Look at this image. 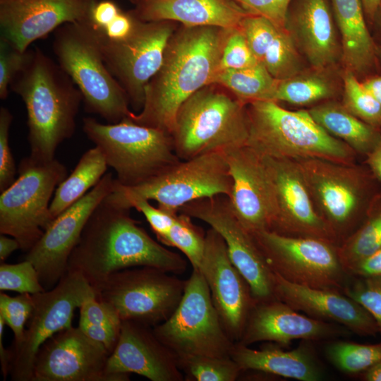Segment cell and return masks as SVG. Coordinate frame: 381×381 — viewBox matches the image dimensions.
Segmentation results:
<instances>
[{"label":"cell","instance_id":"8fae6325","mask_svg":"<svg viewBox=\"0 0 381 381\" xmlns=\"http://www.w3.org/2000/svg\"><path fill=\"white\" fill-rule=\"evenodd\" d=\"M250 234L270 269L288 282L342 291L349 281L334 243L269 230Z\"/></svg>","mask_w":381,"mask_h":381},{"label":"cell","instance_id":"7bdbcfd3","mask_svg":"<svg viewBox=\"0 0 381 381\" xmlns=\"http://www.w3.org/2000/svg\"><path fill=\"white\" fill-rule=\"evenodd\" d=\"M258 64L239 27L230 29L220 56L218 71L238 69Z\"/></svg>","mask_w":381,"mask_h":381},{"label":"cell","instance_id":"db71d44e","mask_svg":"<svg viewBox=\"0 0 381 381\" xmlns=\"http://www.w3.org/2000/svg\"><path fill=\"white\" fill-rule=\"evenodd\" d=\"M361 83L381 105V75H372L361 80Z\"/></svg>","mask_w":381,"mask_h":381},{"label":"cell","instance_id":"c3c4849f","mask_svg":"<svg viewBox=\"0 0 381 381\" xmlns=\"http://www.w3.org/2000/svg\"><path fill=\"white\" fill-rule=\"evenodd\" d=\"M78 327L92 340L102 344L111 353L117 343L121 327L79 322Z\"/></svg>","mask_w":381,"mask_h":381},{"label":"cell","instance_id":"83f0119b","mask_svg":"<svg viewBox=\"0 0 381 381\" xmlns=\"http://www.w3.org/2000/svg\"><path fill=\"white\" fill-rule=\"evenodd\" d=\"M303 340L301 345L290 351L277 348L253 349L234 342L230 356L242 371L255 370L300 381H320L325 372L310 345Z\"/></svg>","mask_w":381,"mask_h":381},{"label":"cell","instance_id":"d4e9b609","mask_svg":"<svg viewBox=\"0 0 381 381\" xmlns=\"http://www.w3.org/2000/svg\"><path fill=\"white\" fill-rule=\"evenodd\" d=\"M92 0H1V37L21 52L60 26L85 16Z\"/></svg>","mask_w":381,"mask_h":381},{"label":"cell","instance_id":"9c48e42d","mask_svg":"<svg viewBox=\"0 0 381 381\" xmlns=\"http://www.w3.org/2000/svg\"><path fill=\"white\" fill-rule=\"evenodd\" d=\"M18 176L0 195V233L16 238L29 251L54 221L50 200L68 176L56 158L36 161L29 156L18 166Z\"/></svg>","mask_w":381,"mask_h":381},{"label":"cell","instance_id":"d6a6232c","mask_svg":"<svg viewBox=\"0 0 381 381\" xmlns=\"http://www.w3.org/2000/svg\"><path fill=\"white\" fill-rule=\"evenodd\" d=\"M279 80L274 78L260 64L217 72L211 84L219 85L241 102L274 101Z\"/></svg>","mask_w":381,"mask_h":381},{"label":"cell","instance_id":"7c38bea8","mask_svg":"<svg viewBox=\"0 0 381 381\" xmlns=\"http://www.w3.org/2000/svg\"><path fill=\"white\" fill-rule=\"evenodd\" d=\"M186 280L150 267L125 269L110 275L95 292L121 321L154 327L168 319L183 294Z\"/></svg>","mask_w":381,"mask_h":381},{"label":"cell","instance_id":"52a82bcc","mask_svg":"<svg viewBox=\"0 0 381 381\" xmlns=\"http://www.w3.org/2000/svg\"><path fill=\"white\" fill-rule=\"evenodd\" d=\"M296 160L320 216L339 244L363 222L379 194L371 171L318 158Z\"/></svg>","mask_w":381,"mask_h":381},{"label":"cell","instance_id":"ffe728a7","mask_svg":"<svg viewBox=\"0 0 381 381\" xmlns=\"http://www.w3.org/2000/svg\"><path fill=\"white\" fill-rule=\"evenodd\" d=\"M224 152L232 180L228 198L234 213L250 233L270 230L277 207L262 156L247 145Z\"/></svg>","mask_w":381,"mask_h":381},{"label":"cell","instance_id":"4dcf8cb0","mask_svg":"<svg viewBox=\"0 0 381 381\" xmlns=\"http://www.w3.org/2000/svg\"><path fill=\"white\" fill-rule=\"evenodd\" d=\"M341 73L339 69L308 67L289 78L279 80L274 101L313 107L335 99L342 92Z\"/></svg>","mask_w":381,"mask_h":381},{"label":"cell","instance_id":"8d00e7d4","mask_svg":"<svg viewBox=\"0 0 381 381\" xmlns=\"http://www.w3.org/2000/svg\"><path fill=\"white\" fill-rule=\"evenodd\" d=\"M177 361L188 380L234 381L243 372L230 356H181L177 357Z\"/></svg>","mask_w":381,"mask_h":381},{"label":"cell","instance_id":"4fadbf2b","mask_svg":"<svg viewBox=\"0 0 381 381\" xmlns=\"http://www.w3.org/2000/svg\"><path fill=\"white\" fill-rule=\"evenodd\" d=\"M115 187L124 193L155 200L161 210L178 214L193 201L217 195L229 197L232 180L224 151L180 160L160 174L133 186Z\"/></svg>","mask_w":381,"mask_h":381},{"label":"cell","instance_id":"b9f144b4","mask_svg":"<svg viewBox=\"0 0 381 381\" xmlns=\"http://www.w3.org/2000/svg\"><path fill=\"white\" fill-rule=\"evenodd\" d=\"M342 292L362 306L375 319L381 334V276L354 277Z\"/></svg>","mask_w":381,"mask_h":381},{"label":"cell","instance_id":"7402d4cb","mask_svg":"<svg viewBox=\"0 0 381 381\" xmlns=\"http://www.w3.org/2000/svg\"><path fill=\"white\" fill-rule=\"evenodd\" d=\"M106 371L111 381L129 380L135 373L151 381H182L176 356L154 334L150 326L122 321L119 337Z\"/></svg>","mask_w":381,"mask_h":381},{"label":"cell","instance_id":"681fc988","mask_svg":"<svg viewBox=\"0 0 381 381\" xmlns=\"http://www.w3.org/2000/svg\"><path fill=\"white\" fill-rule=\"evenodd\" d=\"M349 274L351 277L381 276V248L356 265Z\"/></svg>","mask_w":381,"mask_h":381},{"label":"cell","instance_id":"bcb514c9","mask_svg":"<svg viewBox=\"0 0 381 381\" xmlns=\"http://www.w3.org/2000/svg\"><path fill=\"white\" fill-rule=\"evenodd\" d=\"M246 12L262 16L285 29V18L291 0H231Z\"/></svg>","mask_w":381,"mask_h":381},{"label":"cell","instance_id":"e0dca14e","mask_svg":"<svg viewBox=\"0 0 381 381\" xmlns=\"http://www.w3.org/2000/svg\"><path fill=\"white\" fill-rule=\"evenodd\" d=\"M114 184L113 174L106 173L95 186L57 216L28 251L25 259L35 265L45 289L54 286L66 272L70 255L87 222Z\"/></svg>","mask_w":381,"mask_h":381},{"label":"cell","instance_id":"e575fe53","mask_svg":"<svg viewBox=\"0 0 381 381\" xmlns=\"http://www.w3.org/2000/svg\"><path fill=\"white\" fill-rule=\"evenodd\" d=\"M258 63L279 80L289 78L310 67L285 29H279L268 42Z\"/></svg>","mask_w":381,"mask_h":381},{"label":"cell","instance_id":"8992f818","mask_svg":"<svg viewBox=\"0 0 381 381\" xmlns=\"http://www.w3.org/2000/svg\"><path fill=\"white\" fill-rule=\"evenodd\" d=\"M57 62L80 91L87 111L116 123L132 114L128 96L107 68L99 43L83 22L66 23L54 32Z\"/></svg>","mask_w":381,"mask_h":381},{"label":"cell","instance_id":"30bf717a","mask_svg":"<svg viewBox=\"0 0 381 381\" xmlns=\"http://www.w3.org/2000/svg\"><path fill=\"white\" fill-rule=\"evenodd\" d=\"M152 330L176 357L229 356L234 343L221 323L199 270H193L186 280L183 294L174 313Z\"/></svg>","mask_w":381,"mask_h":381},{"label":"cell","instance_id":"6f0895ef","mask_svg":"<svg viewBox=\"0 0 381 381\" xmlns=\"http://www.w3.org/2000/svg\"><path fill=\"white\" fill-rule=\"evenodd\" d=\"M373 23H376L377 25L379 28V30L380 31V35H381V9L377 13Z\"/></svg>","mask_w":381,"mask_h":381},{"label":"cell","instance_id":"74e56055","mask_svg":"<svg viewBox=\"0 0 381 381\" xmlns=\"http://www.w3.org/2000/svg\"><path fill=\"white\" fill-rule=\"evenodd\" d=\"M342 100L344 107L359 119L381 129V105L351 72L342 70Z\"/></svg>","mask_w":381,"mask_h":381},{"label":"cell","instance_id":"9a60e30c","mask_svg":"<svg viewBox=\"0 0 381 381\" xmlns=\"http://www.w3.org/2000/svg\"><path fill=\"white\" fill-rule=\"evenodd\" d=\"M176 23L138 19L133 30L125 39L114 42L97 40L105 64L136 111L142 109L145 88L162 64L167 43L177 28Z\"/></svg>","mask_w":381,"mask_h":381},{"label":"cell","instance_id":"44dd1931","mask_svg":"<svg viewBox=\"0 0 381 381\" xmlns=\"http://www.w3.org/2000/svg\"><path fill=\"white\" fill-rule=\"evenodd\" d=\"M109 355L102 344L71 326L40 347L32 381H111L106 371Z\"/></svg>","mask_w":381,"mask_h":381},{"label":"cell","instance_id":"f5cc1de1","mask_svg":"<svg viewBox=\"0 0 381 381\" xmlns=\"http://www.w3.org/2000/svg\"><path fill=\"white\" fill-rule=\"evenodd\" d=\"M20 249L18 241L13 238L8 237L7 235L0 236V260L4 262L13 251Z\"/></svg>","mask_w":381,"mask_h":381},{"label":"cell","instance_id":"f35d334b","mask_svg":"<svg viewBox=\"0 0 381 381\" xmlns=\"http://www.w3.org/2000/svg\"><path fill=\"white\" fill-rule=\"evenodd\" d=\"M192 217L179 212L167 234L160 241L178 248L190 262L193 270H199L205 246V233L195 226Z\"/></svg>","mask_w":381,"mask_h":381},{"label":"cell","instance_id":"11a10c76","mask_svg":"<svg viewBox=\"0 0 381 381\" xmlns=\"http://www.w3.org/2000/svg\"><path fill=\"white\" fill-rule=\"evenodd\" d=\"M366 19L373 23L381 9V0H361Z\"/></svg>","mask_w":381,"mask_h":381},{"label":"cell","instance_id":"1f68e13d","mask_svg":"<svg viewBox=\"0 0 381 381\" xmlns=\"http://www.w3.org/2000/svg\"><path fill=\"white\" fill-rule=\"evenodd\" d=\"M106 158L97 146L87 150L69 176L56 188L49 205L54 219L83 197L106 174Z\"/></svg>","mask_w":381,"mask_h":381},{"label":"cell","instance_id":"277c9868","mask_svg":"<svg viewBox=\"0 0 381 381\" xmlns=\"http://www.w3.org/2000/svg\"><path fill=\"white\" fill-rule=\"evenodd\" d=\"M246 145L263 156L355 163L358 154L325 131L308 110L291 111L275 101L267 100L246 104Z\"/></svg>","mask_w":381,"mask_h":381},{"label":"cell","instance_id":"816d5d0a","mask_svg":"<svg viewBox=\"0 0 381 381\" xmlns=\"http://www.w3.org/2000/svg\"><path fill=\"white\" fill-rule=\"evenodd\" d=\"M5 322L4 319L0 316V363L1 368V373L5 380L10 373V368L11 362L13 360V351L12 350L6 349L3 343V336Z\"/></svg>","mask_w":381,"mask_h":381},{"label":"cell","instance_id":"f1b7e54d","mask_svg":"<svg viewBox=\"0 0 381 381\" xmlns=\"http://www.w3.org/2000/svg\"><path fill=\"white\" fill-rule=\"evenodd\" d=\"M330 2L341 41L342 69L353 73L361 81V78L364 80L372 75L378 59L361 1Z\"/></svg>","mask_w":381,"mask_h":381},{"label":"cell","instance_id":"5b68a950","mask_svg":"<svg viewBox=\"0 0 381 381\" xmlns=\"http://www.w3.org/2000/svg\"><path fill=\"white\" fill-rule=\"evenodd\" d=\"M219 87H202L178 110L171 135L181 160L246 145V104Z\"/></svg>","mask_w":381,"mask_h":381},{"label":"cell","instance_id":"9f6ffc18","mask_svg":"<svg viewBox=\"0 0 381 381\" xmlns=\"http://www.w3.org/2000/svg\"><path fill=\"white\" fill-rule=\"evenodd\" d=\"M363 378L366 381H381V360L364 371Z\"/></svg>","mask_w":381,"mask_h":381},{"label":"cell","instance_id":"91938a15","mask_svg":"<svg viewBox=\"0 0 381 381\" xmlns=\"http://www.w3.org/2000/svg\"><path fill=\"white\" fill-rule=\"evenodd\" d=\"M130 1L131 3H133V4H135L137 2H138L140 0H128Z\"/></svg>","mask_w":381,"mask_h":381},{"label":"cell","instance_id":"ab89813d","mask_svg":"<svg viewBox=\"0 0 381 381\" xmlns=\"http://www.w3.org/2000/svg\"><path fill=\"white\" fill-rule=\"evenodd\" d=\"M0 290L36 294L46 291L35 265L28 260L16 264L1 263Z\"/></svg>","mask_w":381,"mask_h":381},{"label":"cell","instance_id":"3957f363","mask_svg":"<svg viewBox=\"0 0 381 381\" xmlns=\"http://www.w3.org/2000/svg\"><path fill=\"white\" fill-rule=\"evenodd\" d=\"M10 88L23 101L28 115L29 155L39 162L55 159L59 145L72 137L83 95L56 61L38 47Z\"/></svg>","mask_w":381,"mask_h":381},{"label":"cell","instance_id":"60d3db41","mask_svg":"<svg viewBox=\"0 0 381 381\" xmlns=\"http://www.w3.org/2000/svg\"><path fill=\"white\" fill-rule=\"evenodd\" d=\"M33 308L32 294H20L13 297L1 293L0 316L13 333L14 344L12 350L17 349L23 341L25 325L31 317Z\"/></svg>","mask_w":381,"mask_h":381},{"label":"cell","instance_id":"5bb4252c","mask_svg":"<svg viewBox=\"0 0 381 381\" xmlns=\"http://www.w3.org/2000/svg\"><path fill=\"white\" fill-rule=\"evenodd\" d=\"M32 296L34 308L23 341L12 350L9 375L14 381H32L40 347L57 332L71 327L75 310L96 294L81 274L66 271L52 289Z\"/></svg>","mask_w":381,"mask_h":381},{"label":"cell","instance_id":"cb8c5ba5","mask_svg":"<svg viewBox=\"0 0 381 381\" xmlns=\"http://www.w3.org/2000/svg\"><path fill=\"white\" fill-rule=\"evenodd\" d=\"M344 327L303 315L285 303L273 298L256 302L252 308L238 341L249 346L272 341L282 346L291 341H321L348 334Z\"/></svg>","mask_w":381,"mask_h":381},{"label":"cell","instance_id":"7a4b0ae2","mask_svg":"<svg viewBox=\"0 0 381 381\" xmlns=\"http://www.w3.org/2000/svg\"><path fill=\"white\" fill-rule=\"evenodd\" d=\"M232 29V28H231ZM230 29L181 25L171 36L161 67L145 88L142 109L128 119L171 134L182 104L210 85Z\"/></svg>","mask_w":381,"mask_h":381},{"label":"cell","instance_id":"2e32d148","mask_svg":"<svg viewBox=\"0 0 381 381\" xmlns=\"http://www.w3.org/2000/svg\"><path fill=\"white\" fill-rule=\"evenodd\" d=\"M179 212L205 222L220 234L231 262L248 282L255 302L275 298L273 272L251 234L234 213L227 196L193 201L182 207Z\"/></svg>","mask_w":381,"mask_h":381},{"label":"cell","instance_id":"4316f807","mask_svg":"<svg viewBox=\"0 0 381 381\" xmlns=\"http://www.w3.org/2000/svg\"><path fill=\"white\" fill-rule=\"evenodd\" d=\"M131 13L145 22L171 20L187 27H239L249 14L231 0H140Z\"/></svg>","mask_w":381,"mask_h":381},{"label":"cell","instance_id":"7dc6e473","mask_svg":"<svg viewBox=\"0 0 381 381\" xmlns=\"http://www.w3.org/2000/svg\"><path fill=\"white\" fill-rule=\"evenodd\" d=\"M79 322L107 325L121 327L122 321L117 313L108 304L98 300L96 296L85 299L79 307Z\"/></svg>","mask_w":381,"mask_h":381},{"label":"cell","instance_id":"f546056e","mask_svg":"<svg viewBox=\"0 0 381 381\" xmlns=\"http://www.w3.org/2000/svg\"><path fill=\"white\" fill-rule=\"evenodd\" d=\"M308 111L325 131L347 144L357 154L366 156L380 136L381 129L359 119L336 99L320 102Z\"/></svg>","mask_w":381,"mask_h":381},{"label":"cell","instance_id":"603a6c76","mask_svg":"<svg viewBox=\"0 0 381 381\" xmlns=\"http://www.w3.org/2000/svg\"><path fill=\"white\" fill-rule=\"evenodd\" d=\"M284 28L308 66L342 68L341 41L330 0H291Z\"/></svg>","mask_w":381,"mask_h":381},{"label":"cell","instance_id":"6da1fadb","mask_svg":"<svg viewBox=\"0 0 381 381\" xmlns=\"http://www.w3.org/2000/svg\"><path fill=\"white\" fill-rule=\"evenodd\" d=\"M129 212L107 196L87 222L70 255L67 271L81 274L94 290L125 269L150 267L184 272L186 260L150 237Z\"/></svg>","mask_w":381,"mask_h":381},{"label":"cell","instance_id":"ac0fdd59","mask_svg":"<svg viewBox=\"0 0 381 381\" xmlns=\"http://www.w3.org/2000/svg\"><path fill=\"white\" fill-rule=\"evenodd\" d=\"M262 156L272 182L277 207L269 231L289 236L320 238L338 246L337 237L316 209L297 162Z\"/></svg>","mask_w":381,"mask_h":381},{"label":"cell","instance_id":"484cf974","mask_svg":"<svg viewBox=\"0 0 381 381\" xmlns=\"http://www.w3.org/2000/svg\"><path fill=\"white\" fill-rule=\"evenodd\" d=\"M273 274L275 298L294 310L316 319L339 324L359 335L375 336L379 333L373 317L342 291L296 284Z\"/></svg>","mask_w":381,"mask_h":381},{"label":"cell","instance_id":"680465c9","mask_svg":"<svg viewBox=\"0 0 381 381\" xmlns=\"http://www.w3.org/2000/svg\"><path fill=\"white\" fill-rule=\"evenodd\" d=\"M377 56L381 62V49H380L379 50L377 49Z\"/></svg>","mask_w":381,"mask_h":381},{"label":"cell","instance_id":"ee69618b","mask_svg":"<svg viewBox=\"0 0 381 381\" xmlns=\"http://www.w3.org/2000/svg\"><path fill=\"white\" fill-rule=\"evenodd\" d=\"M32 51L21 52L0 37V98L5 99L13 79L26 67Z\"/></svg>","mask_w":381,"mask_h":381},{"label":"cell","instance_id":"d6986e66","mask_svg":"<svg viewBox=\"0 0 381 381\" xmlns=\"http://www.w3.org/2000/svg\"><path fill=\"white\" fill-rule=\"evenodd\" d=\"M199 270L225 332L234 342L238 341L255 301L248 282L231 262L223 238L212 228L205 233Z\"/></svg>","mask_w":381,"mask_h":381},{"label":"cell","instance_id":"d590c367","mask_svg":"<svg viewBox=\"0 0 381 381\" xmlns=\"http://www.w3.org/2000/svg\"><path fill=\"white\" fill-rule=\"evenodd\" d=\"M325 353L332 364L341 372L357 374L381 360V343L363 344L335 341L326 346Z\"/></svg>","mask_w":381,"mask_h":381},{"label":"cell","instance_id":"836d02e7","mask_svg":"<svg viewBox=\"0 0 381 381\" xmlns=\"http://www.w3.org/2000/svg\"><path fill=\"white\" fill-rule=\"evenodd\" d=\"M381 248V194L373 202L361 225L337 246L341 265L349 274L358 262Z\"/></svg>","mask_w":381,"mask_h":381},{"label":"cell","instance_id":"f907efd6","mask_svg":"<svg viewBox=\"0 0 381 381\" xmlns=\"http://www.w3.org/2000/svg\"><path fill=\"white\" fill-rule=\"evenodd\" d=\"M366 157V162L370 171L377 180L381 181V134Z\"/></svg>","mask_w":381,"mask_h":381},{"label":"cell","instance_id":"ba28073f","mask_svg":"<svg viewBox=\"0 0 381 381\" xmlns=\"http://www.w3.org/2000/svg\"><path fill=\"white\" fill-rule=\"evenodd\" d=\"M83 130L102 150L108 166L116 174V182L123 186L145 181L181 160L170 133L128 118L104 124L85 117Z\"/></svg>","mask_w":381,"mask_h":381},{"label":"cell","instance_id":"f6af8a7d","mask_svg":"<svg viewBox=\"0 0 381 381\" xmlns=\"http://www.w3.org/2000/svg\"><path fill=\"white\" fill-rule=\"evenodd\" d=\"M13 120L11 111L0 108V192L5 190L16 179V167L9 145V131Z\"/></svg>","mask_w":381,"mask_h":381},{"label":"cell","instance_id":"94428289","mask_svg":"<svg viewBox=\"0 0 381 381\" xmlns=\"http://www.w3.org/2000/svg\"><path fill=\"white\" fill-rule=\"evenodd\" d=\"M1 1V0H0Z\"/></svg>","mask_w":381,"mask_h":381}]
</instances>
